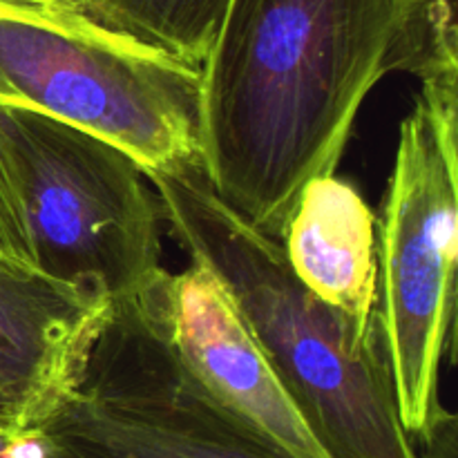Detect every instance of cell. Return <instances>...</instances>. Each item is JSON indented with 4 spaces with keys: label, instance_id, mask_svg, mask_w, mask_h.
<instances>
[{
    "label": "cell",
    "instance_id": "12",
    "mask_svg": "<svg viewBox=\"0 0 458 458\" xmlns=\"http://www.w3.org/2000/svg\"><path fill=\"white\" fill-rule=\"evenodd\" d=\"M414 25L428 45L443 49L456 47V0H419Z\"/></svg>",
    "mask_w": 458,
    "mask_h": 458
},
{
    "label": "cell",
    "instance_id": "15",
    "mask_svg": "<svg viewBox=\"0 0 458 458\" xmlns=\"http://www.w3.org/2000/svg\"><path fill=\"white\" fill-rule=\"evenodd\" d=\"M0 428L22 429L21 420H18V416H16V410H13L12 403L4 398L3 392H0Z\"/></svg>",
    "mask_w": 458,
    "mask_h": 458
},
{
    "label": "cell",
    "instance_id": "11",
    "mask_svg": "<svg viewBox=\"0 0 458 458\" xmlns=\"http://www.w3.org/2000/svg\"><path fill=\"white\" fill-rule=\"evenodd\" d=\"M0 259L34 267L21 195H18L16 179H13L7 152H4L3 139H0Z\"/></svg>",
    "mask_w": 458,
    "mask_h": 458
},
{
    "label": "cell",
    "instance_id": "7",
    "mask_svg": "<svg viewBox=\"0 0 458 458\" xmlns=\"http://www.w3.org/2000/svg\"><path fill=\"white\" fill-rule=\"evenodd\" d=\"M134 295L219 405L293 458H331L213 271L197 262L182 273L161 268Z\"/></svg>",
    "mask_w": 458,
    "mask_h": 458
},
{
    "label": "cell",
    "instance_id": "4",
    "mask_svg": "<svg viewBox=\"0 0 458 458\" xmlns=\"http://www.w3.org/2000/svg\"><path fill=\"white\" fill-rule=\"evenodd\" d=\"M458 76L425 81L398 130L378 242V316L398 416L411 441L441 410L458 250Z\"/></svg>",
    "mask_w": 458,
    "mask_h": 458
},
{
    "label": "cell",
    "instance_id": "5",
    "mask_svg": "<svg viewBox=\"0 0 458 458\" xmlns=\"http://www.w3.org/2000/svg\"><path fill=\"white\" fill-rule=\"evenodd\" d=\"M0 139L40 273L112 304L164 268L159 199L128 152L12 106H0Z\"/></svg>",
    "mask_w": 458,
    "mask_h": 458
},
{
    "label": "cell",
    "instance_id": "1",
    "mask_svg": "<svg viewBox=\"0 0 458 458\" xmlns=\"http://www.w3.org/2000/svg\"><path fill=\"white\" fill-rule=\"evenodd\" d=\"M416 4L228 0L199 70V164L255 228L282 240L304 183L335 173L376 83L411 74Z\"/></svg>",
    "mask_w": 458,
    "mask_h": 458
},
{
    "label": "cell",
    "instance_id": "3",
    "mask_svg": "<svg viewBox=\"0 0 458 458\" xmlns=\"http://www.w3.org/2000/svg\"><path fill=\"white\" fill-rule=\"evenodd\" d=\"M201 72L67 0H0V106L114 143L143 173L199 161Z\"/></svg>",
    "mask_w": 458,
    "mask_h": 458
},
{
    "label": "cell",
    "instance_id": "16",
    "mask_svg": "<svg viewBox=\"0 0 458 458\" xmlns=\"http://www.w3.org/2000/svg\"><path fill=\"white\" fill-rule=\"evenodd\" d=\"M45 437H47V434H45ZM49 458H63V456L56 452V447H54L52 441H49Z\"/></svg>",
    "mask_w": 458,
    "mask_h": 458
},
{
    "label": "cell",
    "instance_id": "9",
    "mask_svg": "<svg viewBox=\"0 0 458 458\" xmlns=\"http://www.w3.org/2000/svg\"><path fill=\"white\" fill-rule=\"evenodd\" d=\"M280 244L304 289L360 331L378 329L376 215L353 183L335 173L304 183Z\"/></svg>",
    "mask_w": 458,
    "mask_h": 458
},
{
    "label": "cell",
    "instance_id": "6",
    "mask_svg": "<svg viewBox=\"0 0 458 458\" xmlns=\"http://www.w3.org/2000/svg\"><path fill=\"white\" fill-rule=\"evenodd\" d=\"M34 428L63 458H293L197 383L137 295L110 304L76 385Z\"/></svg>",
    "mask_w": 458,
    "mask_h": 458
},
{
    "label": "cell",
    "instance_id": "8",
    "mask_svg": "<svg viewBox=\"0 0 458 458\" xmlns=\"http://www.w3.org/2000/svg\"><path fill=\"white\" fill-rule=\"evenodd\" d=\"M110 302L0 259V392L34 428L79 380Z\"/></svg>",
    "mask_w": 458,
    "mask_h": 458
},
{
    "label": "cell",
    "instance_id": "10",
    "mask_svg": "<svg viewBox=\"0 0 458 458\" xmlns=\"http://www.w3.org/2000/svg\"><path fill=\"white\" fill-rule=\"evenodd\" d=\"M112 31L201 70L228 0H67Z\"/></svg>",
    "mask_w": 458,
    "mask_h": 458
},
{
    "label": "cell",
    "instance_id": "2",
    "mask_svg": "<svg viewBox=\"0 0 458 458\" xmlns=\"http://www.w3.org/2000/svg\"><path fill=\"white\" fill-rule=\"evenodd\" d=\"M191 262L219 277L331 458H419L394 398L383 331H360L293 276L280 240L210 186L199 161L146 173Z\"/></svg>",
    "mask_w": 458,
    "mask_h": 458
},
{
    "label": "cell",
    "instance_id": "14",
    "mask_svg": "<svg viewBox=\"0 0 458 458\" xmlns=\"http://www.w3.org/2000/svg\"><path fill=\"white\" fill-rule=\"evenodd\" d=\"M0 458H49V438L40 428H0Z\"/></svg>",
    "mask_w": 458,
    "mask_h": 458
},
{
    "label": "cell",
    "instance_id": "13",
    "mask_svg": "<svg viewBox=\"0 0 458 458\" xmlns=\"http://www.w3.org/2000/svg\"><path fill=\"white\" fill-rule=\"evenodd\" d=\"M419 443V458H456V416L441 407Z\"/></svg>",
    "mask_w": 458,
    "mask_h": 458
}]
</instances>
